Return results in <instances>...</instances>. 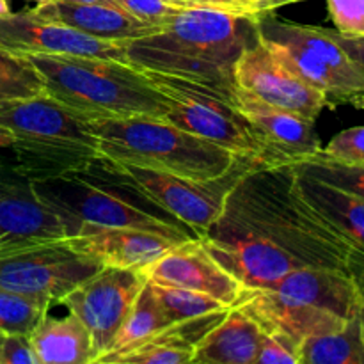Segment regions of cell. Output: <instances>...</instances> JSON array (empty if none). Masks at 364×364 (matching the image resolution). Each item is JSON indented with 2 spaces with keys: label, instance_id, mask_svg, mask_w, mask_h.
I'll list each match as a JSON object with an SVG mask.
<instances>
[{
  "label": "cell",
  "instance_id": "cell-1",
  "mask_svg": "<svg viewBox=\"0 0 364 364\" xmlns=\"http://www.w3.org/2000/svg\"><path fill=\"white\" fill-rule=\"evenodd\" d=\"M244 288H267L299 269H336L364 279V258L297 187L291 164L256 162L199 238Z\"/></svg>",
  "mask_w": 364,
  "mask_h": 364
},
{
  "label": "cell",
  "instance_id": "cell-2",
  "mask_svg": "<svg viewBox=\"0 0 364 364\" xmlns=\"http://www.w3.org/2000/svg\"><path fill=\"white\" fill-rule=\"evenodd\" d=\"M32 194L63 223L66 237L84 226L132 228L181 244L199 240L194 230L153 201L123 164L95 155L59 176L31 183Z\"/></svg>",
  "mask_w": 364,
  "mask_h": 364
},
{
  "label": "cell",
  "instance_id": "cell-3",
  "mask_svg": "<svg viewBox=\"0 0 364 364\" xmlns=\"http://www.w3.org/2000/svg\"><path fill=\"white\" fill-rule=\"evenodd\" d=\"M259 39L258 14L181 7L159 31L124 45L139 68L205 82L237 98L235 68Z\"/></svg>",
  "mask_w": 364,
  "mask_h": 364
},
{
  "label": "cell",
  "instance_id": "cell-4",
  "mask_svg": "<svg viewBox=\"0 0 364 364\" xmlns=\"http://www.w3.org/2000/svg\"><path fill=\"white\" fill-rule=\"evenodd\" d=\"M41 77L45 92L68 109L96 117H166L169 102L141 68L85 55H25Z\"/></svg>",
  "mask_w": 364,
  "mask_h": 364
},
{
  "label": "cell",
  "instance_id": "cell-5",
  "mask_svg": "<svg viewBox=\"0 0 364 364\" xmlns=\"http://www.w3.org/2000/svg\"><path fill=\"white\" fill-rule=\"evenodd\" d=\"M0 128L13 135L7 164L28 183L59 176L98 155L91 119L46 92L0 100Z\"/></svg>",
  "mask_w": 364,
  "mask_h": 364
},
{
  "label": "cell",
  "instance_id": "cell-6",
  "mask_svg": "<svg viewBox=\"0 0 364 364\" xmlns=\"http://www.w3.org/2000/svg\"><path fill=\"white\" fill-rule=\"evenodd\" d=\"M91 124L100 155L123 166L192 180H213L244 160V156L181 130L166 117H96Z\"/></svg>",
  "mask_w": 364,
  "mask_h": 364
},
{
  "label": "cell",
  "instance_id": "cell-7",
  "mask_svg": "<svg viewBox=\"0 0 364 364\" xmlns=\"http://www.w3.org/2000/svg\"><path fill=\"white\" fill-rule=\"evenodd\" d=\"M259 39L302 82L322 92L327 109H364V73L331 36L329 28L258 14Z\"/></svg>",
  "mask_w": 364,
  "mask_h": 364
},
{
  "label": "cell",
  "instance_id": "cell-8",
  "mask_svg": "<svg viewBox=\"0 0 364 364\" xmlns=\"http://www.w3.org/2000/svg\"><path fill=\"white\" fill-rule=\"evenodd\" d=\"M141 71L169 102L167 121L233 155L272 164L269 149L238 110L237 98L194 78L146 68H141Z\"/></svg>",
  "mask_w": 364,
  "mask_h": 364
},
{
  "label": "cell",
  "instance_id": "cell-9",
  "mask_svg": "<svg viewBox=\"0 0 364 364\" xmlns=\"http://www.w3.org/2000/svg\"><path fill=\"white\" fill-rule=\"evenodd\" d=\"M102 267L63 238L0 256V288L60 304Z\"/></svg>",
  "mask_w": 364,
  "mask_h": 364
},
{
  "label": "cell",
  "instance_id": "cell-10",
  "mask_svg": "<svg viewBox=\"0 0 364 364\" xmlns=\"http://www.w3.org/2000/svg\"><path fill=\"white\" fill-rule=\"evenodd\" d=\"M256 162L258 160L244 159L230 173L213 180H192L134 166H124V169L153 201L203 238L223 213L228 196L235 185Z\"/></svg>",
  "mask_w": 364,
  "mask_h": 364
},
{
  "label": "cell",
  "instance_id": "cell-11",
  "mask_svg": "<svg viewBox=\"0 0 364 364\" xmlns=\"http://www.w3.org/2000/svg\"><path fill=\"white\" fill-rule=\"evenodd\" d=\"M146 277L141 270L102 267L60 301L91 334L95 354H105L134 308Z\"/></svg>",
  "mask_w": 364,
  "mask_h": 364
},
{
  "label": "cell",
  "instance_id": "cell-12",
  "mask_svg": "<svg viewBox=\"0 0 364 364\" xmlns=\"http://www.w3.org/2000/svg\"><path fill=\"white\" fill-rule=\"evenodd\" d=\"M235 84L240 91L256 96L277 109L316 121L327 109L322 92L291 73L262 39L249 46L235 68Z\"/></svg>",
  "mask_w": 364,
  "mask_h": 364
},
{
  "label": "cell",
  "instance_id": "cell-13",
  "mask_svg": "<svg viewBox=\"0 0 364 364\" xmlns=\"http://www.w3.org/2000/svg\"><path fill=\"white\" fill-rule=\"evenodd\" d=\"M0 48L18 55H85L130 63L123 45L89 38L66 25L43 20L32 9L0 14Z\"/></svg>",
  "mask_w": 364,
  "mask_h": 364
},
{
  "label": "cell",
  "instance_id": "cell-14",
  "mask_svg": "<svg viewBox=\"0 0 364 364\" xmlns=\"http://www.w3.org/2000/svg\"><path fill=\"white\" fill-rule=\"evenodd\" d=\"M233 306L255 320L263 333L283 336L299 347L309 338L336 333L348 323L333 313L291 301L267 288H244Z\"/></svg>",
  "mask_w": 364,
  "mask_h": 364
},
{
  "label": "cell",
  "instance_id": "cell-15",
  "mask_svg": "<svg viewBox=\"0 0 364 364\" xmlns=\"http://www.w3.org/2000/svg\"><path fill=\"white\" fill-rule=\"evenodd\" d=\"M142 274L153 283L201 291L230 308L244 290V287L210 256L201 240L173 245L166 255L142 270Z\"/></svg>",
  "mask_w": 364,
  "mask_h": 364
},
{
  "label": "cell",
  "instance_id": "cell-16",
  "mask_svg": "<svg viewBox=\"0 0 364 364\" xmlns=\"http://www.w3.org/2000/svg\"><path fill=\"white\" fill-rule=\"evenodd\" d=\"M237 107L269 149L272 164H297L322 151L315 121L269 105L240 89Z\"/></svg>",
  "mask_w": 364,
  "mask_h": 364
},
{
  "label": "cell",
  "instance_id": "cell-17",
  "mask_svg": "<svg viewBox=\"0 0 364 364\" xmlns=\"http://www.w3.org/2000/svg\"><path fill=\"white\" fill-rule=\"evenodd\" d=\"M267 290L329 311L347 322L364 315V279L345 270L299 269L277 279Z\"/></svg>",
  "mask_w": 364,
  "mask_h": 364
},
{
  "label": "cell",
  "instance_id": "cell-18",
  "mask_svg": "<svg viewBox=\"0 0 364 364\" xmlns=\"http://www.w3.org/2000/svg\"><path fill=\"white\" fill-rule=\"evenodd\" d=\"M66 238L59 217L32 194L23 178L0 191V256Z\"/></svg>",
  "mask_w": 364,
  "mask_h": 364
},
{
  "label": "cell",
  "instance_id": "cell-19",
  "mask_svg": "<svg viewBox=\"0 0 364 364\" xmlns=\"http://www.w3.org/2000/svg\"><path fill=\"white\" fill-rule=\"evenodd\" d=\"M66 240L75 251L96 259L103 267L141 272L176 245V242L162 235L105 226H84L73 237H66Z\"/></svg>",
  "mask_w": 364,
  "mask_h": 364
},
{
  "label": "cell",
  "instance_id": "cell-20",
  "mask_svg": "<svg viewBox=\"0 0 364 364\" xmlns=\"http://www.w3.org/2000/svg\"><path fill=\"white\" fill-rule=\"evenodd\" d=\"M228 309L173 323L144 340L96 355L91 364H194V347Z\"/></svg>",
  "mask_w": 364,
  "mask_h": 364
},
{
  "label": "cell",
  "instance_id": "cell-21",
  "mask_svg": "<svg viewBox=\"0 0 364 364\" xmlns=\"http://www.w3.org/2000/svg\"><path fill=\"white\" fill-rule=\"evenodd\" d=\"M32 13L43 20L66 25L89 38L117 43L123 46L135 39L155 34L160 28L156 25L137 20L121 7L102 6V4H66L53 0L46 6H36Z\"/></svg>",
  "mask_w": 364,
  "mask_h": 364
},
{
  "label": "cell",
  "instance_id": "cell-22",
  "mask_svg": "<svg viewBox=\"0 0 364 364\" xmlns=\"http://www.w3.org/2000/svg\"><path fill=\"white\" fill-rule=\"evenodd\" d=\"M263 331L244 311L231 306L224 318L194 347V364H252Z\"/></svg>",
  "mask_w": 364,
  "mask_h": 364
},
{
  "label": "cell",
  "instance_id": "cell-23",
  "mask_svg": "<svg viewBox=\"0 0 364 364\" xmlns=\"http://www.w3.org/2000/svg\"><path fill=\"white\" fill-rule=\"evenodd\" d=\"M295 173L302 198L364 258V199L306 176L297 169Z\"/></svg>",
  "mask_w": 364,
  "mask_h": 364
},
{
  "label": "cell",
  "instance_id": "cell-24",
  "mask_svg": "<svg viewBox=\"0 0 364 364\" xmlns=\"http://www.w3.org/2000/svg\"><path fill=\"white\" fill-rule=\"evenodd\" d=\"M28 340L41 364H91L96 358L91 334L71 313L52 316L48 311Z\"/></svg>",
  "mask_w": 364,
  "mask_h": 364
},
{
  "label": "cell",
  "instance_id": "cell-25",
  "mask_svg": "<svg viewBox=\"0 0 364 364\" xmlns=\"http://www.w3.org/2000/svg\"><path fill=\"white\" fill-rule=\"evenodd\" d=\"M361 318L350 320L336 333L306 340L301 345L302 364H364Z\"/></svg>",
  "mask_w": 364,
  "mask_h": 364
},
{
  "label": "cell",
  "instance_id": "cell-26",
  "mask_svg": "<svg viewBox=\"0 0 364 364\" xmlns=\"http://www.w3.org/2000/svg\"><path fill=\"white\" fill-rule=\"evenodd\" d=\"M169 326H173V323L167 318L162 306H160L155 294H153L151 287L146 281L137 301H135L134 308L128 313L127 320L123 322L121 329L117 331L109 350H117V348H123L139 340H144V338L151 336V334L159 333V331L166 329Z\"/></svg>",
  "mask_w": 364,
  "mask_h": 364
},
{
  "label": "cell",
  "instance_id": "cell-27",
  "mask_svg": "<svg viewBox=\"0 0 364 364\" xmlns=\"http://www.w3.org/2000/svg\"><path fill=\"white\" fill-rule=\"evenodd\" d=\"M148 283L151 287L153 294H155L156 301L162 306L164 313L171 320V323L199 318V316H205L210 315V313H217L230 308V306L223 304L220 301H217V299L210 297L206 294H201V291L153 283V281H148Z\"/></svg>",
  "mask_w": 364,
  "mask_h": 364
},
{
  "label": "cell",
  "instance_id": "cell-28",
  "mask_svg": "<svg viewBox=\"0 0 364 364\" xmlns=\"http://www.w3.org/2000/svg\"><path fill=\"white\" fill-rule=\"evenodd\" d=\"M299 173L333 185L347 194L364 199V164L341 162L318 151L311 159L291 164Z\"/></svg>",
  "mask_w": 364,
  "mask_h": 364
},
{
  "label": "cell",
  "instance_id": "cell-29",
  "mask_svg": "<svg viewBox=\"0 0 364 364\" xmlns=\"http://www.w3.org/2000/svg\"><path fill=\"white\" fill-rule=\"evenodd\" d=\"M50 308L52 304L48 301L0 288V334L28 336Z\"/></svg>",
  "mask_w": 364,
  "mask_h": 364
},
{
  "label": "cell",
  "instance_id": "cell-30",
  "mask_svg": "<svg viewBox=\"0 0 364 364\" xmlns=\"http://www.w3.org/2000/svg\"><path fill=\"white\" fill-rule=\"evenodd\" d=\"M41 92H45V85L27 57L0 48V95L4 98H31Z\"/></svg>",
  "mask_w": 364,
  "mask_h": 364
},
{
  "label": "cell",
  "instance_id": "cell-31",
  "mask_svg": "<svg viewBox=\"0 0 364 364\" xmlns=\"http://www.w3.org/2000/svg\"><path fill=\"white\" fill-rule=\"evenodd\" d=\"M334 31L347 36H364V0H327Z\"/></svg>",
  "mask_w": 364,
  "mask_h": 364
},
{
  "label": "cell",
  "instance_id": "cell-32",
  "mask_svg": "<svg viewBox=\"0 0 364 364\" xmlns=\"http://www.w3.org/2000/svg\"><path fill=\"white\" fill-rule=\"evenodd\" d=\"M252 364H302L301 347L283 336L263 333Z\"/></svg>",
  "mask_w": 364,
  "mask_h": 364
},
{
  "label": "cell",
  "instance_id": "cell-33",
  "mask_svg": "<svg viewBox=\"0 0 364 364\" xmlns=\"http://www.w3.org/2000/svg\"><path fill=\"white\" fill-rule=\"evenodd\" d=\"M322 151L341 162L364 164V127L347 128L334 135Z\"/></svg>",
  "mask_w": 364,
  "mask_h": 364
},
{
  "label": "cell",
  "instance_id": "cell-34",
  "mask_svg": "<svg viewBox=\"0 0 364 364\" xmlns=\"http://www.w3.org/2000/svg\"><path fill=\"white\" fill-rule=\"evenodd\" d=\"M114 2L137 20L149 25H156V27H160L178 9H181V7L166 2V0H114Z\"/></svg>",
  "mask_w": 364,
  "mask_h": 364
},
{
  "label": "cell",
  "instance_id": "cell-35",
  "mask_svg": "<svg viewBox=\"0 0 364 364\" xmlns=\"http://www.w3.org/2000/svg\"><path fill=\"white\" fill-rule=\"evenodd\" d=\"M0 364H41L28 336H4Z\"/></svg>",
  "mask_w": 364,
  "mask_h": 364
},
{
  "label": "cell",
  "instance_id": "cell-36",
  "mask_svg": "<svg viewBox=\"0 0 364 364\" xmlns=\"http://www.w3.org/2000/svg\"><path fill=\"white\" fill-rule=\"evenodd\" d=\"M331 36L336 39L338 45L347 52V55L358 64L359 70L364 73V36H347V34H340L338 31H331Z\"/></svg>",
  "mask_w": 364,
  "mask_h": 364
},
{
  "label": "cell",
  "instance_id": "cell-37",
  "mask_svg": "<svg viewBox=\"0 0 364 364\" xmlns=\"http://www.w3.org/2000/svg\"><path fill=\"white\" fill-rule=\"evenodd\" d=\"M183 7H210V9L230 11V13H242V14H256L245 7L238 6L233 0H180Z\"/></svg>",
  "mask_w": 364,
  "mask_h": 364
},
{
  "label": "cell",
  "instance_id": "cell-38",
  "mask_svg": "<svg viewBox=\"0 0 364 364\" xmlns=\"http://www.w3.org/2000/svg\"><path fill=\"white\" fill-rule=\"evenodd\" d=\"M302 2V0H258L255 6V13H274L276 9L284 6H290V4H297Z\"/></svg>",
  "mask_w": 364,
  "mask_h": 364
},
{
  "label": "cell",
  "instance_id": "cell-39",
  "mask_svg": "<svg viewBox=\"0 0 364 364\" xmlns=\"http://www.w3.org/2000/svg\"><path fill=\"white\" fill-rule=\"evenodd\" d=\"M11 142H13V135L0 128V159L7 160V148L11 146Z\"/></svg>",
  "mask_w": 364,
  "mask_h": 364
},
{
  "label": "cell",
  "instance_id": "cell-40",
  "mask_svg": "<svg viewBox=\"0 0 364 364\" xmlns=\"http://www.w3.org/2000/svg\"><path fill=\"white\" fill-rule=\"evenodd\" d=\"M59 2L66 4H102V6H117L114 0H59ZM119 7V6H117Z\"/></svg>",
  "mask_w": 364,
  "mask_h": 364
},
{
  "label": "cell",
  "instance_id": "cell-41",
  "mask_svg": "<svg viewBox=\"0 0 364 364\" xmlns=\"http://www.w3.org/2000/svg\"><path fill=\"white\" fill-rule=\"evenodd\" d=\"M233 2H237L238 6L245 7V9H249V11H252V13H255V6H256V2H258V0H233Z\"/></svg>",
  "mask_w": 364,
  "mask_h": 364
},
{
  "label": "cell",
  "instance_id": "cell-42",
  "mask_svg": "<svg viewBox=\"0 0 364 364\" xmlns=\"http://www.w3.org/2000/svg\"><path fill=\"white\" fill-rule=\"evenodd\" d=\"M11 13V7L7 4V0H0V14H7Z\"/></svg>",
  "mask_w": 364,
  "mask_h": 364
},
{
  "label": "cell",
  "instance_id": "cell-43",
  "mask_svg": "<svg viewBox=\"0 0 364 364\" xmlns=\"http://www.w3.org/2000/svg\"><path fill=\"white\" fill-rule=\"evenodd\" d=\"M31 2H34L36 6H46V4H52L53 0H31Z\"/></svg>",
  "mask_w": 364,
  "mask_h": 364
},
{
  "label": "cell",
  "instance_id": "cell-44",
  "mask_svg": "<svg viewBox=\"0 0 364 364\" xmlns=\"http://www.w3.org/2000/svg\"><path fill=\"white\" fill-rule=\"evenodd\" d=\"M166 2L173 4V6H176V7H183V6H181V2H180V0H166Z\"/></svg>",
  "mask_w": 364,
  "mask_h": 364
},
{
  "label": "cell",
  "instance_id": "cell-45",
  "mask_svg": "<svg viewBox=\"0 0 364 364\" xmlns=\"http://www.w3.org/2000/svg\"><path fill=\"white\" fill-rule=\"evenodd\" d=\"M2 343H4V334H0V354H2Z\"/></svg>",
  "mask_w": 364,
  "mask_h": 364
},
{
  "label": "cell",
  "instance_id": "cell-46",
  "mask_svg": "<svg viewBox=\"0 0 364 364\" xmlns=\"http://www.w3.org/2000/svg\"><path fill=\"white\" fill-rule=\"evenodd\" d=\"M361 331H363V340H364V315H363V318H361Z\"/></svg>",
  "mask_w": 364,
  "mask_h": 364
},
{
  "label": "cell",
  "instance_id": "cell-47",
  "mask_svg": "<svg viewBox=\"0 0 364 364\" xmlns=\"http://www.w3.org/2000/svg\"><path fill=\"white\" fill-rule=\"evenodd\" d=\"M0 100H6V98H4V96H2V95H0Z\"/></svg>",
  "mask_w": 364,
  "mask_h": 364
}]
</instances>
